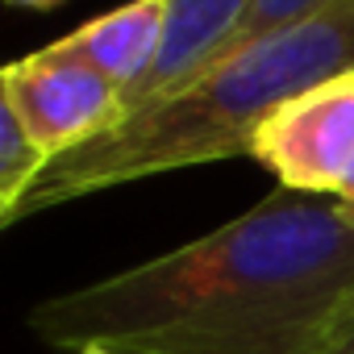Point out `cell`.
<instances>
[{"label":"cell","mask_w":354,"mask_h":354,"mask_svg":"<svg viewBox=\"0 0 354 354\" xmlns=\"http://www.w3.org/2000/svg\"><path fill=\"white\" fill-rule=\"evenodd\" d=\"M329 201H337V205H342V213L354 221V162H350V171L342 175V184H337V192H333Z\"/></svg>","instance_id":"cell-9"},{"label":"cell","mask_w":354,"mask_h":354,"mask_svg":"<svg viewBox=\"0 0 354 354\" xmlns=\"http://www.w3.org/2000/svg\"><path fill=\"white\" fill-rule=\"evenodd\" d=\"M329 354H354V317L346 321V329L337 333V342H333V350Z\"/></svg>","instance_id":"cell-10"},{"label":"cell","mask_w":354,"mask_h":354,"mask_svg":"<svg viewBox=\"0 0 354 354\" xmlns=\"http://www.w3.org/2000/svg\"><path fill=\"white\" fill-rule=\"evenodd\" d=\"M350 71L354 0H337L300 26L242 46L188 88L129 113L96 142L50 158L5 225L150 175L221 158H254L259 129L288 100Z\"/></svg>","instance_id":"cell-2"},{"label":"cell","mask_w":354,"mask_h":354,"mask_svg":"<svg viewBox=\"0 0 354 354\" xmlns=\"http://www.w3.org/2000/svg\"><path fill=\"white\" fill-rule=\"evenodd\" d=\"M0 104H9L26 121L46 158L80 150L125 121L121 88L59 46L9 63L0 75Z\"/></svg>","instance_id":"cell-3"},{"label":"cell","mask_w":354,"mask_h":354,"mask_svg":"<svg viewBox=\"0 0 354 354\" xmlns=\"http://www.w3.org/2000/svg\"><path fill=\"white\" fill-rule=\"evenodd\" d=\"M46 150L30 138L26 121L0 104V225L13 217V209L21 205V196L34 188V180L46 171Z\"/></svg>","instance_id":"cell-7"},{"label":"cell","mask_w":354,"mask_h":354,"mask_svg":"<svg viewBox=\"0 0 354 354\" xmlns=\"http://www.w3.org/2000/svg\"><path fill=\"white\" fill-rule=\"evenodd\" d=\"M329 5H337V0H254V9H250L246 26L238 30L230 55H238L242 46H250V42H259V38L279 34V30H288V26H300V21H308L313 13H321V9H329Z\"/></svg>","instance_id":"cell-8"},{"label":"cell","mask_w":354,"mask_h":354,"mask_svg":"<svg viewBox=\"0 0 354 354\" xmlns=\"http://www.w3.org/2000/svg\"><path fill=\"white\" fill-rule=\"evenodd\" d=\"M254 0H171L167 9V38L150 67V75L125 96V117L188 88L209 67L230 59L238 30L246 26Z\"/></svg>","instance_id":"cell-5"},{"label":"cell","mask_w":354,"mask_h":354,"mask_svg":"<svg viewBox=\"0 0 354 354\" xmlns=\"http://www.w3.org/2000/svg\"><path fill=\"white\" fill-rule=\"evenodd\" d=\"M350 317L354 221L275 188L180 250L42 300L30 329L71 354H329Z\"/></svg>","instance_id":"cell-1"},{"label":"cell","mask_w":354,"mask_h":354,"mask_svg":"<svg viewBox=\"0 0 354 354\" xmlns=\"http://www.w3.org/2000/svg\"><path fill=\"white\" fill-rule=\"evenodd\" d=\"M17 5H34V9H46V5H59V0H17Z\"/></svg>","instance_id":"cell-11"},{"label":"cell","mask_w":354,"mask_h":354,"mask_svg":"<svg viewBox=\"0 0 354 354\" xmlns=\"http://www.w3.org/2000/svg\"><path fill=\"white\" fill-rule=\"evenodd\" d=\"M167 9L171 0H129V5L92 17L88 26L71 30L55 46L84 67L100 71L109 84L121 88V100L150 75L162 38H167Z\"/></svg>","instance_id":"cell-6"},{"label":"cell","mask_w":354,"mask_h":354,"mask_svg":"<svg viewBox=\"0 0 354 354\" xmlns=\"http://www.w3.org/2000/svg\"><path fill=\"white\" fill-rule=\"evenodd\" d=\"M254 162L275 175L279 188L333 196L354 162V71L288 100L259 129Z\"/></svg>","instance_id":"cell-4"},{"label":"cell","mask_w":354,"mask_h":354,"mask_svg":"<svg viewBox=\"0 0 354 354\" xmlns=\"http://www.w3.org/2000/svg\"><path fill=\"white\" fill-rule=\"evenodd\" d=\"M80 354H109V350H80Z\"/></svg>","instance_id":"cell-12"}]
</instances>
